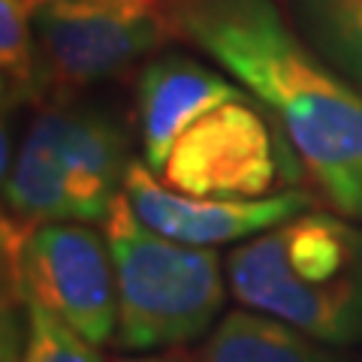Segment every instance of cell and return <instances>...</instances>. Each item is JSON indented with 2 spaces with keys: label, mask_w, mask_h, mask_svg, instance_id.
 I'll return each instance as SVG.
<instances>
[{
  "label": "cell",
  "mask_w": 362,
  "mask_h": 362,
  "mask_svg": "<svg viewBox=\"0 0 362 362\" xmlns=\"http://www.w3.org/2000/svg\"><path fill=\"white\" fill-rule=\"evenodd\" d=\"M247 90L221 66H209L185 52H157L145 58L136 76V133L142 163L154 175L163 173L169 151L190 124L226 100Z\"/></svg>",
  "instance_id": "obj_9"
},
{
  "label": "cell",
  "mask_w": 362,
  "mask_h": 362,
  "mask_svg": "<svg viewBox=\"0 0 362 362\" xmlns=\"http://www.w3.org/2000/svg\"><path fill=\"white\" fill-rule=\"evenodd\" d=\"M103 233L115 263L121 350L181 347L214 329L226 299V269L214 247H190L151 230L124 190L112 202Z\"/></svg>",
  "instance_id": "obj_3"
},
{
  "label": "cell",
  "mask_w": 362,
  "mask_h": 362,
  "mask_svg": "<svg viewBox=\"0 0 362 362\" xmlns=\"http://www.w3.org/2000/svg\"><path fill=\"white\" fill-rule=\"evenodd\" d=\"M175 25L269 109L332 211L362 221V90L302 40L275 0H175Z\"/></svg>",
  "instance_id": "obj_1"
},
{
  "label": "cell",
  "mask_w": 362,
  "mask_h": 362,
  "mask_svg": "<svg viewBox=\"0 0 362 362\" xmlns=\"http://www.w3.org/2000/svg\"><path fill=\"white\" fill-rule=\"evenodd\" d=\"M6 293L42 305L85 341L103 347L118 329L115 263L90 223H21L4 214Z\"/></svg>",
  "instance_id": "obj_5"
},
{
  "label": "cell",
  "mask_w": 362,
  "mask_h": 362,
  "mask_svg": "<svg viewBox=\"0 0 362 362\" xmlns=\"http://www.w3.org/2000/svg\"><path fill=\"white\" fill-rule=\"evenodd\" d=\"M52 88L40 37L33 28V0H0V90L4 115L37 103Z\"/></svg>",
  "instance_id": "obj_11"
},
{
  "label": "cell",
  "mask_w": 362,
  "mask_h": 362,
  "mask_svg": "<svg viewBox=\"0 0 362 362\" xmlns=\"http://www.w3.org/2000/svg\"><path fill=\"white\" fill-rule=\"evenodd\" d=\"M52 88L85 90L178 37L175 0H33Z\"/></svg>",
  "instance_id": "obj_7"
},
{
  "label": "cell",
  "mask_w": 362,
  "mask_h": 362,
  "mask_svg": "<svg viewBox=\"0 0 362 362\" xmlns=\"http://www.w3.org/2000/svg\"><path fill=\"white\" fill-rule=\"evenodd\" d=\"M115 362H199V356L185 347H166V350H151V354H142V356H124Z\"/></svg>",
  "instance_id": "obj_14"
},
{
  "label": "cell",
  "mask_w": 362,
  "mask_h": 362,
  "mask_svg": "<svg viewBox=\"0 0 362 362\" xmlns=\"http://www.w3.org/2000/svg\"><path fill=\"white\" fill-rule=\"evenodd\" d=\"M287 16L302 40L362 90V0H287Z\"/></svg>",
  "instance_id": "obj_12"
},
{
  "label": "cell",
  "mask_w": 362,
  "mask_h": 362,
  "mask_svg": "<svg viewBox=\"0 0 362 362\" xmlns=\"http://www.w3.org/2000/svg\"><path fill=\"white\" fill-rule=\"evenodd\" d=\"M124 197L133 211L151 226L190 247H218L247 242L317 206L305 190L293 187L263 199H206L166 187L142 160H133L124 175Z\"/></svg>",
  "instance_id": "obj_8"
},
{
  "label": "cell",
  "mask_w": 362,
  "mask_h": 362,
  "mask_svg": "<svg viewBox=\"0 0 362 362\" xmlns=\"http://www.w3.org/2000/svg\"><path fill=\"white\" fill-rule=\"evenodd\" d=\"M25 314L28 329L18 362H103L97 344L85 341L42 305L25 299Z\"/></svg>",
  "instance_id": "obj_13"
},
{
  "label": "cell",
  "mask_w": 362,
  "mask_h": 362,
  "mask_svg": "<svg viewBox=\"0 0 362 362\" xmlns=\"http://www.w3.org/2000/svg\"><path fill=\"white\" fill-rule=\"evenodd\" d=\"M302 173L305 163L269 109L242 94L190 124L157 178L187 197L263 199L293 190Z\"/></svg>",
  "instance_id": "obj_6"
},
{
  "label": "cell",
  "mask_w": 362,
  "mask_h": 362,
  "mask_svg": "<svg viewBox=\"0 0 362 362\" xmlns=\"http://www.w3.org/2000/svg\"><path fill=\"white\" fill-rule=\"evenodd\" d=\"M127 130L100 106L40 112L4 169L6 218L103 223L130 166Z\"/></svg>",
  "instance_id": "obj_4"
},
{
  "label": "cell",
  "mask_w": 362,
  "mask_h": 362,
  "mask_svg": "<svg viewBox=\"0 0 362 362\" xmlns=\"http://www.w3.org/2000/svg\"><path fill=\"white\" fill-rule=\"evenodd\" d=\"M197 356L199 362H344L332 344L251 308L223 314Z\"/></svg>",
  "instance_id": "obj_10"
},
{
  "label": "cell",
  "mask_w": 362,
  "mask_h": 362,
  "mask_svg": "<svg viewBox=\"0 0 362 362\" xmlns=\"http://www.w3.org/2000/svg\"><path fill=\"white\" fill-rule=\"evenodd\" d=\"M226 284L245 308L323 344H362V221L302 211L235 245Z\"/></svg>",
  "instance_id": "obj_2"
}]
</instances>
